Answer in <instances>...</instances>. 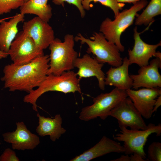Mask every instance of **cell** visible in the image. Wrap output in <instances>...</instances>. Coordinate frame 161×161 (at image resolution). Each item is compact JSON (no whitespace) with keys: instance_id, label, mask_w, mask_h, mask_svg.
I'll use <instances>...</instances> for the list:
<instances>
[{"instance_id":"obj_27","label":"cell","mask_w":161,"mask_h":161,"mask_svg":"<svg viewBox=\"0 0 161 161\" xmlns=\"http://www.w3.org/2000/svg\"><path fill=\"white\" fill-rule=\"evenodd\" d=\"M122 155L120 157L111 160L112 161H146V160L144 159L139 154L133 153L131 154L130 156L128 154Z\"/></svg>"},{"instance_id":"obj_31","label":"cell","mask_w":161,"mask_h":161,"mask_svg":"<svg viewBox=\"0 0 161 161\" xmlns=\"http://www.w3.org/2000/svg\"><path fill=\"white\" fill-rule=\"evenodd\" d=\"M156 58H158L161 60V53L160 52L158 51L156 52L154 56Z\"/></svg>"},{"instance_id":"obj_5","label":"cell","mask_w":161,"mask_h":161,"mask_svg":"<svg viewBox=\"0 0 161 161\" xmlns=\"http://www.w3.org/2000/svg\"><path fill=\"white\" fill-rule=\"evenodd\" d=\"M74 38L75 41H80L82 44H86L88 47L87 53H92L99 62L107 63L114 67L122 64L123 59L117 47L109 42L100 32H94L90 39L85 38L80 33Z\"/></svg>"},{"instance_id":"obj_7","label":"cell","mask_w":161,"mask_h":161,"mask_svg":"<svg viewBox=\"0 0 161 161\" xmlns=\"http://www.w3.org/2000/svg\"><path fill=\"white\" fill-rule=\"evenodd\" d=\"M127 97L126 90L116 88L109 92L102 93L93 99L92 104L82 109L79 118L86 121L97 117L105 120L110 111Z\"/></svg>"},{"instance_id":"obj_13","label":"cell","mask_w":161,"mask_h":161,"mask_svg":"<svg viewBox=\"0 0 161 161\" xmlns=\"http://www.w3.org/2000/svg\"><path fill=\"white\" fill-rule=\"evenodd\" d=\"M16 125L15 131L2 134L4 141L11 143L13 149L23 151L32 150L39 144V137L32 133L24 122H16Z\"/></svg>"},{"instance_id":"obj_10","label":"cell","mask_w":161,"mask_h":161,"mask_svg":"<svg viewBox=\"0 0 161 161\" xmlns=\"http://www.w3.org/2000/svg\"><path fill=\"white\" fill-rule=\"evenodd\" d=\"M23 30L33 40L37 48L43 51L55 39L53 30L48 22L36 16L24 22Z\"/></svg>"},{"instance_id":"obj_26","label":"cell","mask_w":161,"mask_h":161,"mask_svg":"<svg viewBox=\"0 0 161 161\" xmlns=\"http://www.w3.org/2000/svg\"><path fill=\"white\" fill-rule=\"evenodd\" d=\"M15 152L9 148H6L0 156V161H19Z\"/></svg>"},{"instance_id":"obj_8","label":"cell","mask_w":161,"mask_h":161,"mask_svg":"<svg viewBox=\"0 0 161 161\" xmlns=\"http://www.w3.org/2000/svg\"><path fill=\"white\" fill-rule=\"evenodd\" d=\"M8 53L13 63L19 65L28 63L44 54L43 51L37 48L32 39L23 30L17 34Z\"/></svg>"},{"instance_id":"obj_19","label":"cell","mask_w":161,"mask_h":161,"mask_svg":"<svg viewBox=\"0 0 161 161\" xmlns=\"http://www.w3.org/2000/svg\"><path fill=\"white\" fill-rule=\"evenodd\" d=\"M37 116L39 122L36 130L41 137L49 135L51 140L54 142L66 132L62 127V118L60 114H56L53 118L41 116L38 112Z\"/></svg>"},{"instance_id":"obj_9","label":"cell","mask_w":161,"mask_h":161,"mask_svg":"<svg viewBox=\"0 0 161 161\" xmlns=\"http://www.w3.org/2000/svg\"><path fill=\"white\" fill-rule=\"evenodd\" d=\"M110 116L117 119L119 127H129L132 129H146L145 123L139 112L128 97L121 101L109 113Z\"/></svg>"},{"instance_id":"obj_15","label":"cell","mask_w":161,"mask_h":161,"mask_svg":"<svg viewBox=\"0 0 161 161\" xmlns=\"http://www.w3.org/2000/svg\"><path fill=\"white\" fill-rule=\"evenodd\" d=\"M103 65L88 54L81 58H77L74 64V67L78 69L76 74L80 80L82 78L95 77L98 80L99 87L102 90L105 89V87L106 76L102 69Z\"/></svg>"},{"instance_id":"obj_32","label":"cell","mask_w":161,"mask_h":161,"mask_svg":"<svg viewBox=\"0 0 161 161\" xmlns=\"http://www.w3.org/2000/svg\"><path fill=\"white\" fill-rule=\"evenodd\" d=\"M11 17H9L6 18H2V19H0V23L3 20L8 19H9L11 18Z\"/></svg>"},{"instance_id":"obj_1","label":"cell","mask_w":161,"mask_h":161,"mask_svg":"<svg viewBox=\"0 0 161 161\" xmlns=\"http://www.w3.org/2000/svg\"><path fill=\"white\" fill-rule=\"evenodd\" d=\"M49 60V55L43 54L26 64L6 65L1 78L4 88L10 92H30L38 87L47 75Z\"/></svg>"},{"instance_id":"obj_18","label":"cell","mask_w":161,"mask_h":161,"mask_svg":"<svg viewBox=\"0 0 161 161\" xmlns=\"http://www.w3.org/2000/svg\"><path fill=\"white\" fill-rule=\"evenodd\" d=\"M24 15L21 13L12 16L8 21L0 23V50L8 53L10 46L18 33V26L24 20Z\"/></svg>"},{"instance_id":"obj_20","label":"cell","mask_w":161,"mask_h":161,"mask_svg":"<svg viewBox=\"0 0 161 161\" xmlns=\"http://www.w3.org/2000/svg\"><path fill=\"white\" fill-rule=\"evenodd\" d=\"M48 0H29L19 8L20 13L34 14L48 22L52 16V8L47 4Z\"/></svg>"},{"instance_id":"obj_25","label":"cell","mask_w":161,"mask_h":161,"mask_svg":"<svg viewBox=\"0 0 161 161\" xmlns=\"http://www.w3.org/2000/svg\"><path fill=\"white\" fill-rule=\"evenodd\" d=\"M83 0H52L53 2L56 5H61L64 7V2H66L69 4H72L75 6L78 10L80 16L83 18L85 16L86 12L82 4V1Z\"/></svg>"},{"instance_id":"obj_4","label":"cell","mask_w":161,"mask_h":161,"mask_svg":"<svg viewBox=\"0 0 161 161\" xmlns=\"http://www.w3.org/2000/svg\"><path fill=\"white\" fill-rule=\"evenodd\" d=\"M74 38L72 35L67 34L63 42L55 38L51 43L49 47L50 53L47 75H60L74 68V62L78 56L74 48Z\"/></svg>"},{"instance_id":"obj_16","label":"cell","mask_w":161,"mask_h":161,"mask_svg":"<svg viewBox=\"0 0 161 161\" xmlns=\"http://www.w3.org/2000/svg\"><path fill=\"white\" fill-rule=\"evenodd\" d=\"M124 151L119 143L104 136L93 147L70 161H89L111 153H124Z\"/></svg>"},{"instance_id":"obj_12","label":"cell","mask_w":161,"mask_h":161,"mask_svg":"<svg viewBox=\"0 0 161 161\" xmlns=\"http://www.w3.org/2000/svg\"><path fill=\"white\" fill-rule=\"evenodd\" d=\"M161 68V60L158 58L152 60L148 64L140 67L137 74L130 75L133 88H161V75L159 71Z\"/></svg>"},{"instance_id":"obj_21","label":"cell","mask_w":161,"mask_h":161,"mask_svg":"<svg viewBox=\"0 0 161 161\" xmlns=\"http://www.w3.org/2000/svg\"><path fill=\"white\" fill-rule=\"evenodd\" d=\"M161 14V0H151L141 14L137 16L135 24L136 26L149 24L154 21V17Z\"/></svg>"},{"instance_id":"obj_17","label":"cell","mask_w":161,"mask_h":161,"mask_svg":"<svg viewBox=\"0 0 161 161\" xmlns=\"http://www.w3.org/2000/svg\"><path fill=\"white\" fill-rule=\"evenodd\" d=\"M130 63L128 58L125 57L120 66L111 67L106 72L105 85L113 86L120 89L126 90L131 89L133 81L129 73Z\"/></svg>"},{"instance_id":"obj_14","label":"cell","mask_w":161,"mask_h":161,"mask_svg":"<svg viewBox=\"0 0 161 161\" xmlns=\"http://www.w3.org/2000/svg\"><path fill=\"white\" fill-rule=\"evenodd\" d=\"M134 45L132 49L128 50L130 65L136 64L140 67L147 65L150 59L154 56L157 48L161 45V42L155 44L146 43L141 39L140 35L142 32L137 31V27L134 29Z\"/></svg>"},{"instance_id":"obj_3","label":"cell","mask_w":161,"mask_h":161,"mask_svg":"<svg viewBox=\"0 0 161 161\" xmlns=\"http://www.w3.org/2000/svg\"><path fill=\"white\" fill-rule=\"evenodd\" d=\"M146 0H141L133 4L129 9L120 12L113 20L107 17L101 23L100 32L110 42L115 44L120 52H123L124 47L120 41V36L123 32L132 24L137 12L147 4Z\"/></svg>"},{"instance_id":"obj_6","label":"cell","mask_w":161,"mask_h":161,"mask_svg":"<svg viewBox=\"0 0 161 161\" xmlns=\"http://www.w3.org/2000/svg\"><path fill=\"white\" fill-rule=\"evenodd\" d=\"M119 128L120 132L117 134L114 138L115 140L123 142L124 153L128 155L136 153L147 160L144 146L151 134H155L157 136L161 135V124L156 125L149 123L147 128L143 130L128 129L124 127Z\"/></svg>"},{"instance_id":"obj_11","label":"cell","mask_w":161,"mask_h":161,"mask_svg":"<svg viewBox=\"0 0 161 161\" xmlns=\"http://www.w3.org/2000/svg\"><path fill=\"white\" fill-rule=\"evenodd\" d=\"M128 97L142 117L149 119L153 114V110L156 99L161 95V88H143L137 89H131L126 90Z\"/></svg>"},{"instance_id":"obj_22","label":"cell","mask_w":161,"mask_h":161,"mask_svg":"<svg viewBox=\"0 0 161 161\" xmlns=\"http://www.w3.org/2000/svg\"><path fill=\"white\" fill-rule=\"evenodd\" d=\"M91 2H99L102 5L110 8L114 12V18L125 5L124 3L118 2L116 0H83L82 4L84 10H89L90 9Z\"/></svg>"},{"instance_id":"obj_2","label":"cell","mask_w":161,"mask_h":161,"mask_svg":"<svg viewBox=\"0 0 161 161\" xmlns=\"http://www.w3.org/2000/svg\"><path fill=\"white\" fill-rule=\"evenodd\" d=\"M80 80L76 73L72 70L64 72L60 75H47L36 89L24 97L23 101L32 104L33 109L37 112L36 102L46 92L56 91L66 94L78 92L82 95Z\"/></svg>"},{"instance_id":"obj_30","label":"cell","mask_w":161,"mask_h":161,"mask_svg":"<svg viewBox=\"0 0 161 161\" xmlns=\"http://www.w3.org/2000/svg\"><path fill=\"white\" fill-rule=\"evenodd\" d=\"M8 56V53L3 52L0 50V59L5 58Z\"/></svg>"},{"instance_id":"obj_23","label":"cell","mask_w":161,"mask_h":161,"mask_svg":"<svg viewBox=\"0 0 161 161\" xmlns=\"http://www.w3.org/2000/svg\"><path fill=\"white\" fill-rule=\"evenodd\" d=\"M25 0H0V16L20 8Z\"/></svg>"},{"instance_id":"obj_29","label":"cell","mask_w":161,"mask_h":161,"mask_svg":"<svg viewBox=\"0 0 161 161\" xmlns=\"http://www.w3.org/2000/svg\"><path fill=\"white\" fill-rule=\"evenodd\" d=\"M119 3H133V4L141 0H116Z\"/></svg>"},{"instance_id":"obj_33","label":"cell","mask_w":161,"mask_h":161,"mask_svg":"<svg viewBox=\"0 0 161 161\" xmlns=\"http://www.w3.org/2000/svg\"><path fill=\"white\" fill-rule=\"evenodd\" d=\"M29 0H25V2H27L29 1Z\"/></svg>"},{"instance_id":"obj_24","label":"cell","mask_w":161,"mask_h":161,"mask_svg":"<svg viewBox=\"0 0 161 161\" xmlns=\"http://www.w3.org/2000/svg\"><path fill=\"white\" fill-rule=\"evenodd\" d=\"M148 161H161V143L154 142L148 146L147 151Z\"/></svg>"},{"instance_id":"obj_28","label":"cell","mask_w":161,"mask_h":161,"mask_svg":"<svg viewBox=\"0 0 161 161\" xmlns=\"http://www.w3.org/2000/svg\"><path fill=\"white\" fill-rule=\"evenodd\" d=\"M161 105V95L159 96L156 99L153 110V113L156 112Z\"/></svg>"}]
</instances>
